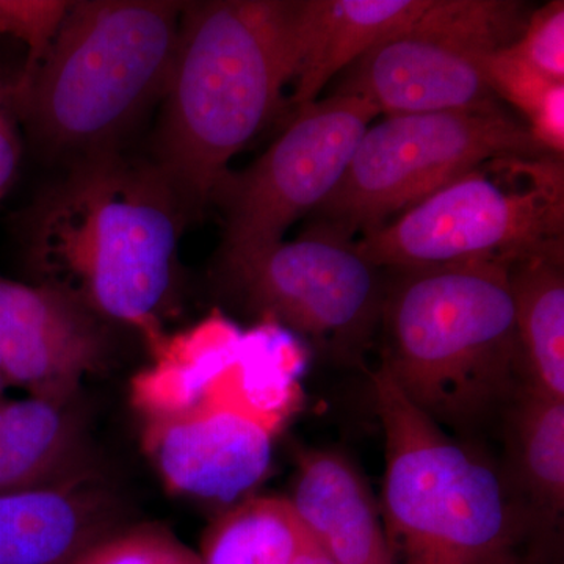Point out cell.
Masks as SVG:
<instances>
[{"label":"cell","instance_id":"6da1fadb","mask_svg":"<svg viewBox=\"0 0 564 564\" xmlns=\"http://www.w3.org/2000/svg\"><path fill=\"white\" fill-rule=\"evenodd\" d=\"M192 218L151 159L113 150L70 162L24 210L18 234L40 284L139 329L155 355L169 339L161 317Z\"/></svg>","mask_w":564,"mask_h":564},{"label":"cell","instance_id":"7a4b0ae2","mask_svg":"<svg viewBox=\"0 0 564 564\" xmlns=\"http://www.w3.org/2000/svg\"><path fill=\"white\" fill-rule=\"evenodd\" d=\"M303 0L184 3L151 159L192 214L280 109L300 62Z\"/></svg>","mask_w":564,"mask_h":564},{"label":"cell","instance_id":"3957f363","mask_svg":"<svg viewBox=\"0 0 564 564\" xmlns=\"http://www.w3.org/2000/svg\"><path fill=\"white\" fill-rule=\"evenodd\" d=\"M378 369L458 440L478 444L522 388L508 267L386 270Z\"/></svg>","mask_w":564,"mask_h":564},{"label":"cell","instance_id":"277c9868","mask_svg":"<svg viewBox=\"0 0 564 564\" xmlns=\"http://www.w3.org/2000/svg\"><path fill=\"white\" fill-rule=\"evenodd\" d=\"M184 3L70 2L43 61L10 84L11 107L33 143L70 162L121 150L165 95Z\"/></svg>","mask_w":564,"mask_h":564},{"label":"cell","instance_id":"5b68a950","mask_svg":"<svg viewBox=\"0 0 564 564\" xmlns=\"http://www.w3.org/2000/svg\"><path fill=\"white\" fill-rule=\"evenodd\" d=\"M384 433L380 502L393 564H491L529 541L502 470L445 433L383 370L370 373Z\"/></svg>","mask_w":564,"mask_h":564},{"label":"cell","instance_id":"8992f818","mask_svg":"<svg viewBox=\"0 0 564 564\" xmlns=\"http://www.w3.org/2000/svg\"><path fill=\"white\" fill-rule=\"evenodd\" d=\"M563 165L543 155L485 163L355 245L373 265L403 270L563 258Z\"/></svg>","mask_w":564,"mask_h":564},{"label":"cell","instance_id":"52a82bcc","mask_svg":"<svg viewBox=\"0 0 564 564\" xmlns=\"http://www.w3.org/2000/svg\"><path fill=\"white\" fill-rule=\"evenodd\" d=\"M549 155L499 107L392 115L367 128L315 225L352 240L391 221L463 174L497 159Z\"/></svg>","mask_w":564,"mask_h":564},{"label":"cell","instance_id":"ba28073f","mask_svg":"<svg viewBox=\"0 0 564 564\" xmlns=\"http://www.w3.org/2000/svg\"><path fill=\"white\" fill-rule=\"evenodd\" d=\"M529 18L516 0H429L411 24L352 63L336 93L384 117L494 106L489 63L518 43Z\"/></svg>","mask_w":564,"mask_h":564},{"label":"cell","instance_id":"9c48e42d","mask_svg":"<svg viewBox=\"0 0 564 564\" xmlns=\"http://www.w3.org/2000/svg\"><path fill=\"white\" fill-rule=\"evenodd\" d=\"M220 263L245 307L292 329L326 361L364 367L380 334L386 270L351 239L313 223L299 239Z\"/></svg>","mask_w":564,"mask_h":564},{"label":"cell","instance_id":"30bf717a","mask_svg":"<svg viewBox=\"0 0 564 564\" xmlns=\"http://www.w3.org/2000/svg\"><path fill=\"white\" fill-rule=\"evenodd\" d=\"M377 117L372 104L334 93L295 110L258 161L240 172L229 170L210 196L225 218L220 262L282 242L293 223L318 209Z\"/></svg>","mask_w":564,"mask_h":564},{"label":"cell","instance_id":"8fae6325","mask_svg":"<svg viewBox=\"0 0 564 564\" xmlns=\"http://www.w3.org/2000/svg\"><path fill=\"white\" fill-rule=\"evenodd\" d=\"M302 402L251 389L237 352L195 406L144 422L143 448L173 492L231 507L262 484L274 440Z\"/></svg>","mask_w":564,"mask_h":564},{"label":"cell","instance_id":"7c38bea8","mask_svg":"<svg viewBox=\"0 0 564 564\" xmlns=\"http://www.w3.org/2000/svg\"><path fill=\"white\" fill-rule=\"evenodd\" d=\"M107 355L106 323L79 300L0 274V367L10 388L33 397L79 392Z\"/></svg>","mask_w":564,"mask_h":564},{"label":"cell","instance_id":"4fadbf2b","mask_svg":"<svg viewBox=\"0 0 564 564\" xmlns=\"http://www.w3.org/2000/svg\"><path fill=\"white\" fill-rule=\"evenodd\" d=\"M117 486L96 469L0 496V564H73L122 532Z\"/></svg>","mask_w":564,"mask_h":564},{"label":"cell","instance_id":"5bb4252c","mask_svg":"<svg viewBox=\"0 0 564 564\" xmlns=\"http://www.w3.org/2000/svg\"><path fill=\"white\" fill-rule=\"evenodd\" d=\"M288 500L307 536L334 563L393 564L380 502L344 452L300 451Z\"/></svg>","mask_w":564,"mask_h":564},{"label":"cell","instance_id":"9a60e30c","mask_svg":"<svg viewBox=\"0 0 564 564\" xmlns=\"http://www.w3.org/2000/svg\"><path fill=\"white\" fill-rule=\"evenodd\" d=\"M500 430V467L529 534V551L547 558L564 513V400L522 386L508 406Z\"/></svg>","mask_w":564,"mask_h":564},{"label":"cell","instance_id":"2e32d148","mask_svg":"<svg viewBox=\"0 0 564 564\" xmlns=\"http://www.w3.org/2000/svg\"><path fill=\"white\" fill-rule=\"evenodd\" d=\"M93 466L80 391L0 397V496L57 484Z\"/></svg>","mask_w":564,"mask_h":564},{"label":"cell","instance_id":"e0dca14e","mask_svg":"<svg viewBox=\"0 0 564 564\" xmlns=\"http://www.w3.org/2000/svg\"><path fill=\"white\" fill-rule=\"evenodd\" d=\"M426 6L429 0H303L295 110L317 101L337 73L411 24Z\"/></svg>","mask_w":564,"mask_h":564},{"label":"cell","instance_id":"ac0fdd59","mask_svg":"<svg viewBox=\"0 0 564 564\" xmlns=\"http://www.w3.org/2000/svg\"><path fill=\"white\" fill-rule=\"evenodd\" d=\"M522 386L564 400L563 258L524 259L508 267Z\"/></svg>","mask_w":564,"mask_h":564},{"label":"cell","instance_id":"d6986e66","mask_svg":"<svg viewBox=\"0 0 564 564\" xmlns=\"http://www.w3.org/2000/svg\"><path fill=\"white\" fill-rule=\"evenodd\" d=\"M236 356L231 334L218 323L169 337L155 352L152 366L132 378L133 408L144 422L185 413Z\"/></svg>","mask_w":564,"mask_h":564},{"label":"cell","instance_id":"ffe728a7","mask_svg":"<svg viewBox=\"0 0 564 564\" xmlns=\"http://www.w3.org/2000/svg\"><path fill=\"white\" fill-rule=\"evenodd\" d=\"M307 541L288 497L250 496L204 534L202 564H293Z\"/></svg>","mask_w":564,"mask_h":564},{"label":"cell","instance_id":"44dd1931","mask_svg":"<svg viewBox=\"0 0 564 564\" xmlns=\"http://www.w3.org/2000/svg\"><path fill=\"white\" fill-rule=\"evenodd\" d=\"M497 98L522 111L534 141L556 158L564 150V82L547 79L519 57L513 46L497 52L489 63Z\"/></svg>","mask_w":564,"mask_h":564},{"label":"cell","instance_id":"7402d4cb","mask_svg":"<svg viewBox=\"0 0 564 564\" xmlns=\"http://www.w3.org/2000/svg\"><path fill=\"white\" fill-rule=\"evenodd\" d=\"M69 6L65 0H0V35L28 47L20 76H28L43 61Z\"/></svg>","mask_w":564,"mask_h":564},{"label":"cell","instance_id":"603a6c76","mask_svg":"<svg viewBox=\"0 0 564 564\" xmlns=\"http://www.w3.org/2000/svg\"><path fill=\"white\" fill-rule=\"evenodd\" d=\"M74 564H202L170 534L154 529L122 530Z\"/></svg>","mask_w":564,"mask_h":564},{"label":"cell","instance_id":"cb8c5ba5","mask_svg":"<svg viewBox=\"0 0 564 564\" xmlns=\"http://www.w3.org/2000/svg\"><path fill=\"white\" fill-rule=\"evenodd\" d=\"M522 61L547 79L564 82V3H547L530 14L524 33L513 44Z\"/></svg>","mask_w":564,"mask_h":564},{"label":"cell","instance_id":"d4e9b609","mask_svg":"<svg viewBox=\"0 0 564 564\" xmlns=\"http://www.w3.org/2000/svg\"><path fill=\"white\" fill-rule=\"evenodd\" d=\"M21 161V124L11 107L10 84L0 82V203L17 182Z\"/></svg>","mask_w":564,"mask_h":564},{"label":"cell","instance_id":"484cf974","mask_svg":"<svg viewBox=\"0 0 564 564\" xmlns=\"http://www.w3.org/2000/svg\"><path fill=\"white\" fill-rule=\"evenodd\" d=\"M491 564H547V558L543 555L534 554V552L527 549L521 552V547L513 549V551L505 552L499 558L494 560Z\"/></svg>","mask_w":564,"mask_h":564},{"label":"cell","instance_id":"4316f807","mask_svg":"<svg viewBox=\"0 0 564 564\" xmlns=\"http://www.w3.org/2000/svg\"><path fill=\"white\" fill-rule=\"evenodd\" d=\"M293 564H336L328 556L323 554L321 549L315 545L314 541L307 536L306 544H304L303 551L296 556L295 563Z\"/></svg>","mask_w":564,"mask_h":564},{"label":"cell","instance_id":"83f0119b","mask_svg":"<svg viewBox=\"0 0 564 564\" xmlns=\"http://www.w3.org/2000/svg\"><path fill=\"white\" fill-rule=\"evenodd\" d=\"M10 386L7 383L6 375L2 372V367H0V397L7 395V391H9Z\"/></svg>","mask_w":564,"mask_h":564},{"label":"cell","instance_id":"f1b7e54d","mask_svg":"<svg viewBox=\"0 0 564 564\" xmlns=\"http://www.w3.org/2000/svg\"><path fill=\"white\" fill-rule=\"evenodd\" d=\"M74 564V563H73Z\"/></svg>","mask_w":564,"mask_h":564}]
</instances>
